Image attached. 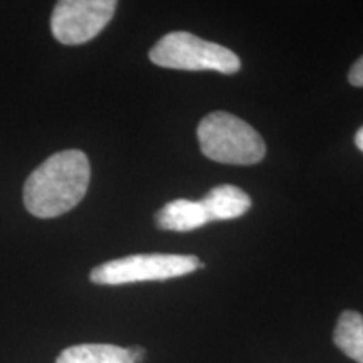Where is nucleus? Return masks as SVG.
<instances>
[{
	"label": "nucleus",
	"instance_id": "1",
	"mask_svg": "<svg viewBox=\"0 0 363 363\" xmlns=\"http://www.w3.org/2000/svg\"><path fill=\"white\" fill-rule=\"evenodd\" d=\"M89 179V160L83 152L54 153L27 177L24 206L39 219L66 214L84 199Z\"/></svg>",
	"mask_w": 363,
	"mask_h": 363
},
{
	"label": "nucleus",
	"instance_id": "2",
	"mask_svg": "<svg viewBox=\"0 0 363 363\" xmlns=\"http://www.w3.org/2000/svg\"><path fill=\"white\" fill-rule=\"evenodd\" d=\"M197 138L202 153L227 165H254L266 155L261 135L235 115L214 111L199 123Z\"/></svg>",
	"mask_w": 363,
	"mask_h": 363
},
{
	"label": "nucleus",
	"instance_id": "3",
	"mask_svg": "<svg viewBox=\"0 0 363 363\" xmlns=\"http://www.w3.org/2000/svg\"><path fill=\"white\" fill-rule=\"evenodd\" d=\"M150 61L157 66L182 71H216L220 74H234L240 69V59L230 49L184 30L163 35L150 49Z\"/></svg>",
	"mask_w": 363,
	"mask_h": 363
},
{
	"label": "nucleus",
	"instance_id": "4",
	"mask_svg": "<svg viewBox=\"0 0 363 363\" xmlns=\"http://www.w3.org/2000/svg\"><path fill=\"white\" fill-rule=\"evenodd\" d=\"M202 267V262L195 256L182 254H135L121 259L103 262L91 271V281L94 284H130L143 281H165L190 274Z\"/></svg>",
	"mask_w": 363,
	"mask_h": 363
},
{
	"label": "nucleus",
	"instance_id": "5",
	"mask_svg": "<svg viewBox=\"0 0 363 363\" xmlns=\"http://www.w3.org/2000/svg\"><path fill=\"white\" fill-rule=\"evenodd\" d=\"M116 6L115 0H61L52 11V35L66 45L88 43L108 26Z\"/></svg>",
	"mask_w": 363,
	"mask_h": 363
},
{
	"label": "nucleus",
	"instance_id": "6",
	"mask_svg": "<svg viewBox=\"0 0 363 363\" xmlns=\"http://www.w3.org/2000/svg\"><path fill=\"white\" fill-rule=\"evenodd\" d=\"M202 207L206 211L208 222L233 220L244 216L251 208V197L230 184L214 187L202 197Z\"/></svg>",
	"mask_w": 363,
	"mask_h": 363
},
{
	"label": "nucleus",
	"instance_id": "7",
	"mask_svg": "<svg viewBox=\"0 0 363 363\" xmlns=\"http://www.w3.org/2000/svg\"><path fill=\"white\" fill-rule=\"evenodd\" d=\"M155 220L160 229L174 230V233H190L208 222L201 201H189V199H177L163 206L157 212Z\"/></svg>",
	"mask_w": 363,
	"mask_h": 363
},
{
	"label": "nucleus",
	"instance_id": "8",
	"mask_svg": "<svg viewBox=\"0 0 363 363\" xmlns=\"http://www.w3.org/2000/svg\"><path fill=\"white\" fill-rule=\"evenodd\" d=\"M56 363H133L128 348L106 343H84L66 348Z\"/></svg>",
	"mask_w": 363,
	"mask_h": 363
},
{
	"label": "nucleus",
	"instance_id": "9",
	"mask_svg": "<svg viewBox=\"0 0 363 363\" xmlns=\"http://www.w3.org/2000/svg\"><path fill=\"white\" fill-rule=\"evenodd\" d=\"M333 342L345 355L363 363V316L358 311H343L335 326Z\"/></svg>",
	"mask_w": 363,
	"mask_h": 363
},
{
	"label": "nucleus",
	"instance_id": "10",
	"mask_svg": "<svg viewBox=\"0 0 363 363\" xmlns=\"http://www.w3.org/2000/svg\"><path fill=\"white\" fill-rule=\"evenodd\" d=\"M348 81L357 88H363V56L357 59L355 65L352 66L350 72H348Z\"/></svg>",
	"mask_w": 363,
	"mask_h": 363
},
{
	"label": "nucleus",
	"instance_id": "11",
	"mask_svg": "<svg viewBox=\"0 0 363 363\" xmlns=\"http://www.w3.org/2000/svg\"><path fill=\"white\" fill-rule=\"evenodd\" d=\"M130 352V357L133 363H142L143 362V357H145V350L142 347H133V348H128Z\"/></svg>",
	"mask_w": 363,
	"mask_h": 363
},
{
	"label": "nucleus",
	"instance_id": "12",
	"mask_svg": "<svg viewBox=\"0 0 363 363\" xmlns=\"http://www.w3.org/2000/svg\"><path fill=\"white\" fill-rule=\"evenodd\" d=\"M355 145L358 147V150H360V152H363V126L360 130L357 131V135H355Z\"/></svg>",
	"mask_w": 363,
	"mask_h": 363
}]
</instances>
